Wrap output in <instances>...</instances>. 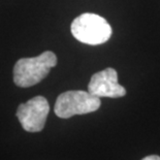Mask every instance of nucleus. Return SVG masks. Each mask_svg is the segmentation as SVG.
<instances>
[{"mask_svg": "<svg viewBox=\"0 0 160 160\" xmlns=\"http://www.w3.org/2000/svg\"><path fill=\"white\" fill-rule=\"evenodd\" d=\"M70 30L77 40L91 46L107 42L113 33L107 20L91 12H85L77 17L71 23Z\"/></svg>", "mask_w": 160, "mask_h": 160, "instance_id": "nucleus-2", "label": "nucleus"}, {"mask_svg": "<svg viewBox=\"0 0 160 160\" xmlns=\"http://www.w3.org/2000/svg\"><path fill=\"white\" fill-rule=\"evenodd\" d=\"M142 160H160V157L157 155H150V156H147V157L142 158Z\"/></svg>", "mask_w": 160, "mask_h": 160, "instance_id": "nucleus-6", "label": "nucleus"}, {"mask_svg": "<svg viewBox=\"0 0 160 160\" xmlns=\"http://www.w3.org/2000/svg\"><path fill=\"white\" fill-rule=\"evenodd\" d=\"M88 91L99 98H119L126 95L125 88L118 83L117 71L112 67L94 73L88 85Z\"/></svg>", "mask_w": 160, "mask_h": 160, "instance_id": "nucleus-5", "label": "nucleus"}, {"mask_svg": "<svg viewBox=\"0 0 160 160\" xmlns=\"http://www.w3.org/2000/svg\"><path fill=\"white\" fill-rule=\"evenodd\" d=\"M100 98L89 91H66L58 96L54 112L59 118L68 119L76 115L93 113L100 108Z\"/></svg>", "mask_w": 160, "mask_h": 160, "instance_id": "nucleus-3", "label": "nucleus"}, {"mask_svg": "<svg viewBox=\"0 0 160 160\" xmlns=\"http://www.w3.org/2000/svg\"><path fill=\"white\" fill-rule=\"evenodd\" d=\"M50 105L43 96H35L25 103H21L17 110V117L24 130L39 132L45 127Z\"/></svg>", "mask_w": 160, "mask_h": 160, "instance_id": "nucleus-4", "label": "nucleus"}, {"mask_svg": "<svg viewBox=\"0 0 160 160\" xmlns=\"http://www.w3.org/2000/svg\"><path fill=\"white\" fill-rule=\"evenodd\" d=\"M56 64L57 57L51 51H46L36 57L22 58L13 67V82L21 88L34 86L45 79Z\"/></svg>", "mask_w": 160, "mask_h": 160, "instance_id": "nucleus-1", "label": "nucleus"}]
</instances>
